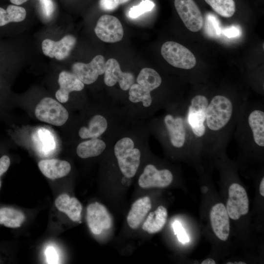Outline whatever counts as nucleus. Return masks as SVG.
<instances>
[{
  "mask_svg": "<svg viewBox=\"0 0 264 264\" xmlns=\"http://www.w3.org/2000/svg\"><path fill=\"white\" fill-rule=\"evenodd\" d=\"M222 31L223 34L228 38L237 37L240 34V30L239 28L234 26L225 28Z\"/></svg>",
  "mask_w": 264,
  "mask_h": 264,
  "instance_id": "7c9ffc66",
  "label": "nucleus"
},
{
  "mask_svg": "<svg viewBox=\"0 0 264 264\" xmlns=\"http://www.w3.org/2000/svg\"><path fill=\"white\" fill-rule=\"evenodd\" d=\"M76 43V39L71 35L64 36L59 41L45 39L42 43L44 54L51 58L62 60L67 57Z\"/></svg>",
  "mask_w": 264,
  "mask_h": 264,
  "instance_id": "ddd939ff",
  "label": "nucleus"
},
{
  "mask_svg": "<svg viewBox=\"0 0 264 264\" xmlns=\"http://www.w3.org/2000/svg\"><path fill=\"white\" fill-rule=\"evenodd\" d=\"M245 264L246 263L245 262H239L238 263H236V262H234V263H231V262H230V263H227V264Z\"/></svg>",
  "mask_w": 264,
  "mask_h": 264,
  "instance_id": "c9c22d12",
  "label": "nucleus"
},
{
  "mask_svg": "<svg viewBox=\"0 0 264 264\" xmlns=\"http://www.w3.org/2000/svg\"><path fill=\"white\" fill-rule=\"evenodd\" d=\"M27 0H10L11 3L16 5H21L25 2Z\"/></svg>",
  "mask_w": 264,
  "mask_h": 264,
  "instance_id": "f704fd0d",
  "label": "nucleus"
},
{
  "mask_svg": "<svg viewBox=\"0 0 264 264\" xmlns=\"http://www.w3.org/2000/svg\"><path fill=\"white\" fill-rule=\"evenodd\" d=\"M225 207L229 218L235 220L248 213L249 202L247 194L241 184L233 183L229 186Z\"/></svg>",
  "mask_w": 264,
  "mask_h": 264,
  "instance_id": "0eeeda50",
  "label": "nucleus"
},
{
  "mask_svg": "<svg viewBox=\"0 0 264 264\" xmlns=\"http://www.w3.org/2000/svg\"><path fill=\"white\" fill-rule=\"evenodd\" d=\"M96 36L104 42L113 43L121 41L124 35L120 21L110 15H103L99 19L94 29Z\"/></svg>",
  "mask_w": 264,
  "mask_h": 264,
  "instance_id": "9d476101",
  "label": "nucleus"
},
{
  "mask_svg": "<svg viewBox=\"0 0 264 264\" xmlns=\"http://www.w3.org/2000/svg\"><path fill=\"white\" fill-rule=\"evenodd\" d=\"M113 142L101 138L86 140L78 144L76 154L84 159L98 156L110 149Z\"/></svg>",
  "mask_w": 264,
  "mask_h": 264,
  "instance_id": "dca6fc26",
  "label": "nucleus"
},
{
  "mask_svg": "<svg viewBox=\"0 0 264 264\" xmlns=\"http://www.w3.org/2000/svg\"><path fill=\"white\" fill-rule=\"evenodd\" d=\"M154 6V3L151 0H143L138 5L130 8L128 16L131 19L137 18L144 13L151 11Z\"/></svg>",
  "mask_w": 264,
  "mask_h": 264,
  "instance_id": "a878e982",
  "label": "nucleus"
},
{
  "mask_svg": "<svg viewBox=\"0 0 264 264\" xmlns=\"http://www.w3.org/2000/svg\"><path fill=\"white\" fill-rule=\"evenodd\" d=\"M35 114L39 120L57 126L65 124L69 116L66 109L50 97L40 101L35 108Z\"/></svg>",
  "mask_w": 264,
  "mask_h": 264,
  "instance_id": "39448f33",
  "label": "nucleus"
},
{
  "mask_svg": "<svg viewBox=\"0 0 264 264\" xmlns=\"http://www.w3.org/2000/svg\"><path fill=\"white\" fill-rule=\"evenodd\" d=\"M259 192L262 197H264V177L263 176L260 183Z\"/></svg>",
  "mask_w": 264,
  "mask_h": 264,
  "instance_id": "473e14b6",
  "label": "nucleus"
},
{
  "mask_svg": "<svg viewBox=\"0 0 264 264\" xmlns=\"http://www.w3.org/2000/svg\"><path fill=\"white\" fill-rule=\"evenodd\" d=\"M166 208L159 206L155 210L151 212L142 225V229L149 234H154L161 231L167 219Z\"/></svg>",
  "mask_w": 264,
  "mask_h": 264,
  "instance_id": "aec40b11",
  "label": "nucleus"
},
{
  "mask_svg": "<svg viewBox=\"0 0 264 264\" xmlns=\"http://www.w3.org/2000/svg\"><path fill=\"white\" fill-rule=\"evenodd\" d=\"M21 211L9 206H0V225L10 228L20 227L25 220Z\"/></svg>",
  "mask_w": 264,
  "mask_h": 264,
  "instance_id": "4be33fe9",
  "label": "nucleus"
},
{
  "mask_svg": "<svg viewBox=\"0 0 264 264\" xmlns=\"http://www.w3.org/2000/svg\"><path fill=\"white\" fill-rule=\"evenodd\" d=\"M242 155L260 157L264 150V103L246 99L242 106L233 132Z\"/></svg>",
  "mask_w": 264,
  "mask_h": 264,
  "instance_id": "7ed1b4c3",
  "label": "nucleus"
},
{
  "mask_svg": "<svg viewBox=\"0 0 264 264\" xmlns=\"http://www.w3.org/2000/svg\"><path fill=\"white\" fill-rule=\"evenodd\" d=\"M174 3L178 15L188 29L196 32L202 28L203 18L193 0H175Z\"/></svg>",
  "mask_w": 264,
  "mask_h": 264,
  "instance_id": "1a4fd4ad",
  "label": "nucleus"
},
{
  "mask_svg": "<svg viewBox=\"0 0 264 264\" xmlns=\"http://www.w3.org/2000/svg\"><path fill=\"white\" fill-rule=\"evenodd\" d=\"M105 63L103 56L97 55L88 64L80 62L73 64L72 73L84 84L90 85L96 81L99 76L104 73Z\"/></svg>",
  "mask_w": 264,
  "mask_h": 264,
  "instance_id": "9b49d317",
  "label": "nucleus"
},
{
  "mask_svg": "<svg viewBox=\"0 0 264 264\" xmlns=\"http://www.w3.org/2000/svg\"><path fill=\"white\" fill-rule=\"evenodd\" d=\"M210 95L181 98L147 123L150 132L168 152L198 159L205 153L206 111Z\"/></svg>",
  "mask_w": 264,
  "mask_h": 264,
  "instance_id": "f257e3e1",
  "label": "nucleus"
},
{
  "mask_svg": "<svg viewBox=\"0 0 264 264\" xmlns=\"http://www.w3.org/2000/svg\"><path fill=\"white\" fill-rule=\"evenodd\" d=\"M210 220L215 236L220 241H227L230 234V220L226 207L223 203H218L212 207Z\"/></svg>",
  "mask_w": 264,
  "mask_h": 264,
  "instance_id": "4468645a",
  "label": "nucleus"
},
{
  "mask_svg": "<svg viewBox=\"0 0 264 264\" xmlns=\"http://www.w3.org/2000/svg\"><path fill=\"white\" fill-rule=\"evenodd\" d=\"M44 13L49 16L52 12V3L51 0H41Z\"/></svg>",
  "mask_w": 264,
  "mask_h": 264,
  "instance_id": "2f4dec72",
  "label": "nucleus"
},
{
  "mask_svg": "<svg viewBox=\"0 0 264 264\" xmlns=\"http://www.w3.org/2000/svg\"><path fill=\"white\" fill-rule=\"evenodd\" d=\"M174 179L173 172L167 168H158L149 163L144 168L138 178V185L142 188H164L169 186Z\"/></svg>",
  "mask_w": 264,
  "mask_h": 264,
  "instance_id": "423d86ee",
  "label": "nucleus"
},
{
  "mask_svg": "<svg viewBox=\"0 0 264 264\" xmlns=\"http://www.w3.org/2000/svg\"><path fill=\"white\" fill-rule=\"evenodd\" d=\"M129 0H100V8L105 11H111L115 10L120 5L126 3Z\"/></svg>",
  "mask_w": 264,
  "mask_h": 264,
  "instance_id": "bb28decb",
  "label": "nucleus"
},
{
  "mask_svg": "<svg viewBox=\"0 0 264 264\" xmlns=\"http://www.w3.org/2000/svg\"><path fill=\"white\" fill-rule=\"evenodd\" d=\"M60 88L56 91V99L61 103L66 102L72 91H80L83 89L84 84L72 72L63 71L59 75Z\"/></svg>",
  "mask_w": 264,
  "mask_h": 264,
  "instance_id": "2eb2a0df",
  "label": "nucleus"
},
{
  "mask_svg": "<svg viewBox=\"0 0 264 264\" xmlns=\"http://www.w3.org/2000/svg\"><path fill=\"white\" fill-rule=\"evenodd\" d=\"M161 53L164 59L176 68L189 70L197 63L193 53L181 44L173 41L164 43L161 46Z\"/></svg>",
  "mask_w": 264,
  "mask_h": 264,
  "instance_id": "20e7f679",
  "label": "nucleus"
},
{
  "mask_svg": "<svg viewBox=\"0 0 264 264\" xmlns=\"http://www.w3.org/2000/svg\"><path fill=\"white\" fill-rule=\"evenodd\" d=\"M201 264H215L216 262L212 258H208L202 261Z\"/></svg>",
  "mask_w": 264,
  "mask_h": 264,
  "instance_id": "72a5a7b5",
  "label": "nucleus"
},
{
  "mask_svg": "<svg viewBox=\"0 0 264 264\" xmlns=\"http://www.w3.org/2000/svg\"><path fill=\"white\" fill-rule=\"evenodd\" d=\"M135 81L151 92L152 98L153 93L160 87L163 80L159 73L155 69L145 67L140 71Z\"/></svg>",
  "mask_w": 264,
  "mask_h": 264,
  "instance_id": "412c9836",
  "label": "nucleus"
},
{
  "mask_svg": "<svg viewBox=\"0 0 264 264\" xmlns=\"http://www.w3.org/2000/svg\"><path fill=\"white\" fill-rule=\"evenodd\" d=\"M45 255L48 264H58L59 257L57 250L52 246L46 247Z\"/></svg>",
  "mask_w": 264,
  "mask_h": 264,
  "instance_id": "c85d7f7f",
  "label": "nucleus"
},
{
  "mask_svg": "<svg viewBox=\"0 0 264 264\" xmlns=\"http://www.w3.org/2000/svg\"><path fill=\"white\" fill-rule=\"evenodd\" d=\"M38 167L45 176L52 179L65 176L71 170V165L68 162L57 159L41 160L38 163Z\"/></svg>",
  "mask_w": 264,
  "mask_h": 264,
  "instance_id": "f3484780",
  "label": "nucleus"
},
{
  "mask_svg": "<svg viewBox=\"0 0 264 264\" xmlns=\"http://www.w3.org/2000/svg\"><path fill=\"white\" fill-rule=\"evenodd\" d=\"M10 163L11 160L8 155L3 154L0 156V189L1 186V177L8 170Z\"/></svg>",
  "mask_w": 264,
  "mask_h": 264,
  "instance_id": "c756f323",
  "label": "nucleus"
},
{
  "mask_svg": "<svg viewBox=\"0 0 264 264\" xmlns=\"http://www.w3.org/2000/svg\"><path fill=\"white\" fill-rule=\"evenodd\" d=\"M152 208L149 197L146 196L137 199L132 205L128 214L127 221L129 226L135 229L138 227Z\"/></svg>",
  "mask_w": 264,
  "mask_h": 264,
  "instance_id": "a211bd4d",
  "label": "nucleus"
},
{
  "mask_svg": "<svg viewBox=\"0 0 264 264\" xmlns=\"http://www.w3.org/2000/svg\"><path fill=\"white\" fill-rule=\"evenodd\" d=\"M218 14L225 18H230L235 13L236 7L234 0H205Z\"/></svg>",
  "mask_w": 264,
  "mask_h": 264,
  "instance_id": "b1692460",
  "label": "nucleus"
},
{
  "mask_svg": "<svg viewBox=\"0 0 264 264\" xmlns=\"http://www.w3.org/2000/svg\"><path fill=\"white\" fill-rule=\"evenodd\" d=\"M173 228L175 234L177 235L179 242L183 243L189 242V238L179 221L178 220L174 221L173 224Z\"/></svg>",
  "mask_w": 264,
  "mask_h": 264,
  "instance_id": "cd10ccee",
  "label": "nucleus"
},
{
  "mask_svg": "<svg viewBox=\"0 0 264 264\" xmlns=\"http://www.w3.org/2000/svg\"><path fill=\"white\" fill-rule=\"evenodd\" d=\"M246 99L244 96L223 92L210 95L206 111V154L224 155Z\"/></svg>",
  "mask_w": 264,
  "mask_h": 264,
  "instance_id": "f03ea898",
  "label": "nucleus"
},
{
  "mask_svg": "<svg viewBox=\"0 0 264 264\" xmlns=\"http://www.w3.org/2000/svg\"><path fill=\"white\" fill-rule=\"evenodd\" d=\"M104 82L108 87H112L118 84L124 91H129L135 82V77L131 72L123 71L119 63L113 58L109 59L105 63Z\"/></svg>",
  "mask_w": 264,
  "mask_h": 264,
  "instance_id": "6e6552de",
  "label": "nucleus"
},
{
  "mask_svg": "<svg viewBox=\"0 0 264 264\" xmlns=\"http://www.w3.org/2000/svg\"><path fill=\"white\" fill-rule=\"evenodd\" d=\"M87 220L91 232L99 235L112 225V219L106 207L95 202L90 204L87 209Z\"/></svg>",
  "mask_w": 264,
  "mask_h": 264,
  "instance_id": "f8f14e48",
  "label": "nucleus"
},
{
  "mask_svg": "<svg viewBox=\"0 0 264 264\" xmlns=\"http://www.w3.org/2000/svg\"><path fill=\"white\" fill-rule=\"evenodd\" d=\"M55 204L59 211L65 213L72 221L81 220L82 206L76 198H70L67 194H63L56 198Z\"/></svg>",
  "mask_w": 264,
  "mask_h": 264,
  "instance_id": "6ab92c4d",
  "label": "nucleus"
},
{
  "mask_svg": "<svg viewBox=\"0 0 264 264\" xmlns=\"http://www.w3.org/2000/svg\"><path fill=\"white\" fill-rule=\"evenodd\" d=\"M25 9L16 5H9L6 9L0 7V28L11 23L21 22L26 17Z\"/></svg>",
  "mask_w": 264,
  "mask_h": 264,
  "instance_id": "5701e85b",
  "label": "nucleus"
},
{
  "mask_svg": "<svg viewBox=\"0 0 264 264\" xmlns=\"http://www.w3.org/2000/svg\"><path fill=\"white\" fill-rule=\"evenodd\" d=\"M205 31L210 37L220 36L221 29L220 22L217 18L213 14H208L206 17Z\"/></svg>",
  "mask_w": 264,
  "mask_h": 264,
  "instance_id": "393cba45",
  "label": "nucleus"
}]
</instances>
